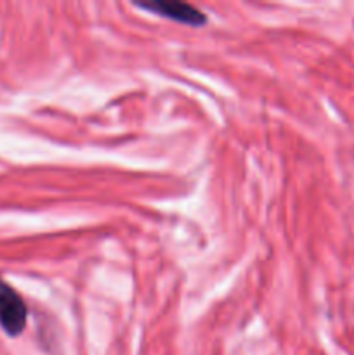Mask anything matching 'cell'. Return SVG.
I'll return each instance as SVG.
<instances>
[{
	"instance_id": "6da1fadb",
	"label": "cell",
	"mask_w": 354,
	"mask_h": 355,
	"mask_svg": "<svg viewBox=\"0 0 354 355\" xmlns=\"http://www.w3.org/2000/svg\"><path fill=\"white\" fill-rule=\"evenodd\" d=\"M28 309L23 298L0 277V328L9 336H19L26 328Z\"/></svg>"
},
{
	"instance_id": "7a4b0ae2",
	"label": "cell",
	"mask_w": 354,
	"mask_h": 355,
	"mask_svg": "<svg viewBox=\"0 0 354 355\" xmlns=\"http://www.w3.org/2000/svg\"><path fill=\"white\" fill-rule=\"evenodd\" d=\"M139 9L149 10L156 16L167 17L176 23L189 24V26H203L207 23V16L194 6L177 0H155V2H139Z\"/></svg>"
}]
</instances>
